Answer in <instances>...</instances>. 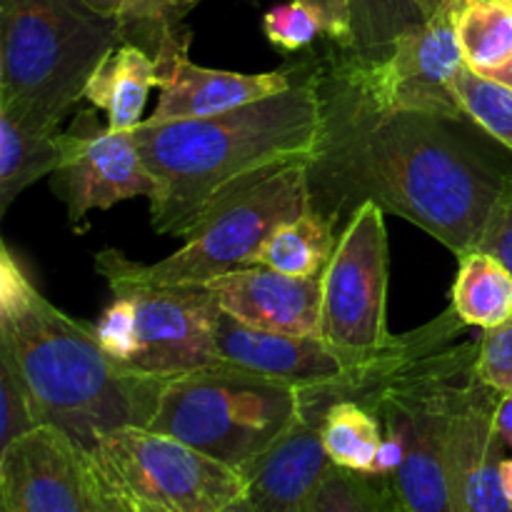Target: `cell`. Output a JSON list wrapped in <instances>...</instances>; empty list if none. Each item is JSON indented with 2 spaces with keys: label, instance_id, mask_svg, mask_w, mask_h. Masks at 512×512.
<instances>
[{
  "label": "cell",
  "instance_id": "b9f144b4",
  "mask_svg": "<svg viewBox=\"0 0 512 512\" xmlns=\"http://www.w3.org/2000/svg\"><path fill=\"white\" fill-rule=\"evenodd\" d=\"M223 512H233V510H230V508H228V510H223Z\"/></svg>",
  "mask_w": 512,
  "mask_h": 512
},
{
  "label": "cell",
  "instance_id": "9a60e30c",
  "mask_svg": "<svg viewBox=\"0 0 512 512\" xmlns=\"http://www.w3.org/2000/svg\"><path fill=\"white\" fill-rule=\"evenodd\" d=\"M188 33L183 28L163 35L150 53L160 63V98L148 120L208 118L243 105L283 93L293 85L298 68H280L270 73H235L195 65L188 58Z\"/></svg>",
  "mask_w": 512,
  "mask_h": 512
},
{
  "label": "cell",
  "instance_id": "4fadbf2b",
  "mask_svg": "<svg viewBox=\"0 0 512 512\" xmlns=\"http://www.w3.org/2000/svg\"><path fill=\"white\" fill-rule=\"evenodd\" d=\"M70 130L75 133V148L50 180L75 228L83 225L90 210H108L138 195L153 198L155 178L140 155L133 130L98 128L88 110L75 118Z\"/></svg>",
  "mask_w": 512,
  "mask_h": 512
},
{
  "label": "cell",
  "instance_id": "60d3db41",
  "mask_svg": "<svg viewBox=\"0 0 512 512\" xmlns=\"http://www.w3.org/2000/svg\"><path fill=\"white\" fill-rule=\"evenodd\" d=\"M500 3H508V5H512V0H500Z\"/></svg>",
  "mask_w": 512,
  "mask_h": 512
},
{
  "label": "cell",
  "instance_id": "1f68e13d",
  "mask_svg": "<svg viewBox=\"0 0 512 512\" xmlns=\"http://www.w3.org/2000/svg\"><path fill=\"white\" fill-rule=\"evenodd\" d=\"M478 345V378L500 393H512V320L500 328L485 330Z\"/></svg>",
  "mask_w": 512,
  "mask_h": 512
},
{
  "label": "cell",
  "instance_id": "74e56055",
  "mask_svg": "<svg viewBox=\"0 0 512 512\" xmlns=\"http://www.w3.org/2000/svg\"><path fill=\"white\" fill-rule=\"evenodd\" d=\"M488 78L498 80V83H503V85H508V88H512V58L503 65V68H498V70H493V73H488Z\"/></svg>",
  "mask_w": 512,
  "mask_h": 512
},
{
  "label": "cell",
  "instance_id": "7402d4cb",
  "mask_svg": "<svg viewBox=\"0 0 512 512\" xmlns=\"http://www.w3.org/2000/svg\"><path fill=\"white\" fill-rule=\"evenodd\" d=\"M450 305L465 320L483 330L512 320V270L485 250H473L458 260Z\"/></svg>",
  "mask_w": 512,
  "mask_h": 512
},
{
  "label": "cell",
  "instance_id": "5b68a950",
  "mask_svg": "<svg viewBox=\"0 0 512 512\" xmlns=\"http://www.w3.org/2000/svg\"><path fill=\"white\" fill-rule=\"evenodd\" d=\"M298 413V390L220 360L168 380L148 430L170 435L240 473L295 423Z\"/></svg>",
  "mask_w": 512,
  "mask_h": 512
},
{
  "label": "cell",
  "instance_id": "e0dca14e",
  "mask_svg": "<svg viewBox=\"0 0 512 512\" xmlns=\"http://www.w3.org/2000/svg\"><path fill=\"white\" fill-rule=\"evenodd\" d=\"M215 348L220 360L243 365L295 390L325 385L363 363L360 358L325 343L320 335H290L253 328L240 323L223 308L215 315Z\"/></svg>",
  "mask_w": 512,
  "mask_h": 512
},
{
  "label": "cell",
  "instance_id": "cb8c5ba5",
  "mask_svg": "<svg viewBox=\"0 0 512 512\" xmlns=\"http://www.w3.org/2000/svg\"><path fill=\"white\" fill-rule=\"evenodd\" d=\"M383 425L378 415L355 400H340L325 410L323 445L335 465L355 473L373 475Z\"/></svg>",
  "mask_w": 512,
  "mask_h": 512
},
{
  "label": "cell",
  "instance_id": "4dcf8cb0",
  "mask_svg": "<svg viewBox=\"0 0 512 512\" xmlns=\"http://www.w3.org/2000/svg\"><path fill=\"white\" fill-rule=\"evenodd\" d=\"M98 343L108 355L128 368L130 358L138 348V328H135V308L123 295H113V303L103 310L98 323L93 325Z\"/></svg>",
  "mask_w": 512,
  "mask_h": 512
},
{
  "label": "cell",
  "instance_id": "7c38bea8",
  "mask_svg": "<svg viewBox=\"0 0 512 512\" xmlns=\"http://www.w3.org/2000/svg\"><path fill=\"white\" fill-rule=\"evenodd\" d=\"M3 512H103L93 460L55 425L0 450Z\"/></svg>",
  "mask_w": 512,
  "mask_h": 512
},
{
  "label": "cell",
  "instance_id": "8d00e7d4",
  "mask_svg": "<svg viewBox=\"0 0 512 512\" xmlns=\"http://www.w3.org/2000/svg\"><path fill=\"white\" fill-rule=\"evenodd\" d=\"M93 13L105 15V18H115L120 20L130 8H133L138 0H83Z\"/></svg>",
  "mask_w": 512,
  "mask_h": 512
},
{
  "label": "cell",
  "instance_id": "8992f818",
  "mask_svg": "<svg viewBox=\"0 0 512 512\" xmlns=\"http://www.w3.org/2000/svg\"><path fill=\"white\" fill-rule=\"evenodd\" d=\"M478 350V343L448 345L408 365L370 403L383 433L403 440V463L388 480L408 512H453L450 430Z\"/></svg>",
  "mask_w": 512,
  "mask_h": 512
},
{
  "label": "cell",
  "instance_id": "30bf717a",
  "mask_svg": "<svg viewBox=\"0 0 512 512\" xmlns=\"http://www.w3.org/2000/svg\"><path fill=\"white\" fill-rule=\"evenodd\" d=\"M335 60L380 108L470 118L455 93V75L465 65L455 33V0L405 30L378 63H358L345 53Z\"/></svg>",
  "mask_w": 512,
  "mask_h": 512
},
{
  "label": "cell",
  "instance_id": "f546056e",
  "mask_svg": "<svg viewBox=\"0 0 512 512\" xmlns=\"http://www.w3.org/2000/svg\"><path fill=\"white\" fill-rule=\"evenodd\" d=\"M263 28L270 43H273L275 48L288 50V53L308 48L318 35H323L318 18H315L308 8L293 3V0L285 5H275L273 10H268L263 18Z\"/></svg>",
  "mask_w": 512,
  "mask_h": 512
},
{
  "label": "cell",
  "instance_id": "52a82bcc",
  "mask_svg": "<svg viewBox=\"0 0 512 512\" xmlns=\"http://www.w3.org/2000/svg\"><path fill=\"white\" fill-rule=\"evenodd\" d=\"M310 160H295L265 175L205 218L185 245L158 263H135L118 250L95 255L105 280H138L150 285H193L255 265L275 228L310 208Z\"/></svg>",
  "mask_w": 512,
  "mask_h": 512
},
{
  "label": "cell",
  "instance_id": "836d02e7",
  "mask_svg": "<svg viewBox=\"0 0 512 512\" xmlns=\"http://www.w3.org/2000/svg\"><path fill=\"white\" fill-rule=\"evenodd\" d=\"M478 250L495 255V258L503 260V263L512 270V178L508 188L500 195L493 215H490V223L488 228H485V235L483 240H480Z\"/></svg>",
  "mask_w": 512,
  "mask_h": 512
},
{
  "label": "cell",
  "instance_id": "ab89813d",
  "mask_svg": "<svg viewBox=\"0 0 512 512\" xmlns=\"http://www.w3.org/2000/svg\"><path fill=\"white\" fill-rule=\"evenodd\" d=\"M500 470H503L505 490H508V495L512 500V458H503V465H500Z\"/></svg>",
  "mask_w": 512,
  "mask_h": 512
},
{
  "label": "cell",
  "instance_id": "8fae6325",
  "mask_svg": "<svg viewBox=\"0 0 512 512\" xmlns=\"http://www.w3.org/2000/svg\"><path fill=\"white\" fill-rule=\"evenodd\" d=\"M113 295L135 308L138 348L128 368L150 378L178 375L220 363L215 348V315L220 305L205 285H150L138 280H108Z\"/></svg>",
  "mask_w": 512,
  "mask_h": 512
},
{
  "label": "cell",
  "instance_id": "44dd1931",
  "mask_svg": "<svg viewBox=\"0 0 512 512\" xmlns=\"http://www.w3.org/2000/svg\"><path fill=\"white\" fill-rule=\"evenodd\" d=\"M338 225V220L308 208L303 215L275 228L260 248L255 265H265L295 278H323L338 248Z\"/></svg>",
  "mask_w": 512,
  "mask_h": 512
},
{
  "label": "cell",
  "instance_id": "d6a6232c",
  "mask_svg": "<svg viewBox=\"0 0 512 512\" xmlns=\"http://www.w3.org/2000/svg\"><path fill=\"white\" fill-rule=\"evenodd\" d=\"M318 18L323 35H328L340 50L353 45V10L350 0H293Z\"/></svg>",
  "mask_w": 512,
  "mask_h": 512
},
{
  "label": "cell",
  "instance_id": "83f0119b",
  "mask_svg": "<svg viewBox=\"0 0 512 512\" xmlns=\"http://www.w3.org/2000/svg\"><path fill=\"white\" fill-rule=\"evenodd\" d=\"M40 425H45V420L28 380L13 355L0 348V450Z\"/></svg>",
  "mask_w": 512,
  "mask_h": 512
},
{
  "label": "cell",
  "instance_id": "f1b7e54d",
  "mask_svg": "<svg viewBox=\"0 0 512 512\" xmlns=\"http://www.w3.org/2000/svg\"><path fill=\"white\" fill-rule=\"evenodd\" d=\"M198 0H138L128 13L120 18L123 23L125 40L140 38L145 35L143 48L155 45L165 33H175L180 30L185 15L193 10Z\"/></svg>",
  "mask_w": 512,
  "mask_h": 512
},
{
  "label": "cell",
  "instance_id": "f35d334b",
  "mask_svg": "<svg viewBox=\"0 0 512 512\" xmlns=\"http://www.w3.org/2000/svg\"><path fill=\"white\" fill-rule=\"evenodd\" d=\"M418 3H420V10H423L425 20H428V18H433V15L438 13V10L443 8V5L448 3V0H418Z\"/></svg>",
  "mask_w": 512,
  "mask_h": 512
},
{
  "label": "cell",
  "instance_id": "9c48e42d",
  "mask_svg": "<svg viewBox=\"0 0 512 512\" xmlns=\"http://www.w3.org/2000/svg\"><path fill=\"white\" fill-rule=\"evenodd\" d=\"M318 335L353 358H373L390 348L388 330L390 248L385 210L363 203L343 225L323 273Z\"/></svg>",
  "mask_w": 512,
  "mask_h": 512
},
{
  "label": "cell",
  "instance_id": "e575fe53",
  "mask_svg": "<svg viewBox=\"0 0 512 512\" xmlns=\"http://www.w3.org/2000/svg\"><path fill=\"white\" fill-rule=\"evenodd\" d=\"M95 473H98V470H95ZM98 480H100V490H103V512H155V510L145 508V505L138 503V500L130 498V495H125L123 490H118V488H113V485L105 483L100 475H98Z\"/></svg>",
  "mask_w": 512,
  "mask_h": 512
},
{
  "label": "cell",
  "instance_id": "ac0fdd59",
  "mask_svg": "<svg viewBox=\"0 0 512 512\" xmlns=\"http://www.w3.org/2000/svg\"><path fill=\"white\" fill-rule=\"evenodd\" d=\"M203 285L240 323L275 333L318 335L320 278H295L265 265H248Z\"/></svg>",
  "mask_w": 512,
  "mask_h": 512
},
{
  "label": "cell",
  "instance_id": "603a6c76",
  "mask_svg": "<svg viewBox=\"0 0 512 512\" xmlns=\"http://www.w3.org/2000/svg\"><path fill=\"white\" fill-rule=\"evenodd\" d=\"M455 33L468 68L488 75L512 58V5L455 0Z\"/></svg>",
  "mask_w": 512,
  "mask_h": 512
},
{
  "label": "cell",
  "instance_id": "277c9868",
  "mask_svg": "<svg viewBox=\"0 0 512 512\" xmlns=\"http://www.w3.org/2000/svg\"><path fill=\"white\" fill-rule=\"evenodd\" d=\"M123 23L83 0H0V113L35 130H60Z\"/></svg>",
  "mask_w": 512,
  "mask_h": 512
},
{
  "label": "cell",
  "instance_id": "d4e9b609",
  "mask_svg": "<svg viewBox=\"0 0 512 512\" xmlns=\"http://www.w3.org/2000/svg\"><path fill=\"white\" fill-rule=\"evenodd\" d=\"M353 45L340 50L358 63H378L405 30L425 23L418 0H350Z\"/></svg>",
  "mask_w": 512,
  "mask_h": 512
},
{
  "label": "cell",
  "instance_id": "ffe728a7",
  "mask_svg": "<svg viewBox=\"0 0 512 512\" xmlns=\"http://www.w3.org/2000/svg\"><path fill=\"white\" fill-rule=\"evenodd\" d=\"M73 148V130H35L0 113V215L35 180L53 175Z\"/></svg>",
  "mask_w": 512,
  "mask_h": 512
},
{
  "label": "cell",
  "instance_id": "d6986e66",
  "mask_svg": "<svg viewBox=\"0 0 512 512\" xmlns=\"http://www.w3.org/2000/svg\"><path fill=\"white\" fill-rule=\"evenodd\" d=\"M153 88H160V63L150 50L123 40L95 68L83 98L108 115L110 130H135Z\"/></svg>",
  "mask_w": 512,
  "mask_h": 512
},
{
  "label": "cell",
  "instance_id": "4316f807",
  "mask_svg": "<svg viewBox=\"0 0 512 512\" xmlns=\"http://www.w3.org/2000/svg\"><path fill=\"white\" fill-rule=\"evenodd\" d=\"M455 93L465 113L512 153V88L463 65L455 75Z\"/></svg>",
  "mask_w": 512,
  "mask_h": 512
},
{
  "label": "cell",
  "instance_id": "ba28073f",
  "mask_svg": "<svg viewBox=\"0 0 512 512\" xmlns=\"http://www.w3.org/2000/svg\"><path fill=\"white\" fill-rule=\"evenodd\" d=\"M100 478L155 512H223L243 495L230 465L148 428H123L88 453Z\"/></svg>",
  "mask_w": 512,
  "mask_h": 512
},
{
  "label": "cell",
  "instance_id": "484cf974",
  "mask_svg": "<svg viewBox=\"0 0 512 512\" xmlns=\"http://www.w3.org/2000/svg\"><path fill=\"white\" fill-rule=\"evenodd\" d=\"M313 512H408L383 475L330 465L315 495Z\"/></svg>",
  "mask_w": 512,
  "mask_h": 512
},
{
  "label": "cell",
  "instance_id": "6da1fadb",
  "mask_svg": "<svg viewBox=\"0 0 512 512\" xmlns=\"http://www.w3.org/2000/svg\"><path fill=\"white\" fill-rule=\"evenodd\" d=\"M323 140L310 160V208L345 220L378 203L450 253L480 248L512 178V153L473 118L375 105L338 60L318 65Z\"/></svg>",
  "mask_w": 512,
  "mask_h": 512
},
{
  "label": "cell",
  "instance_id": "d590c367",
  "mask_svg": "<svg viewBox=\"0 0 512 512\" xmlns=\"http://www.w3.org/2000/svg\"><path fill=\"white\" fill-rule=\"evenodd\" d=\"M495 428L505 448H512V393H500L498 408H495Z\"/></svg>",
  "mask_w": 512,
  "mask_h": 512
},
{
  "label": "cell",
  "instance_id": "5bb4252c",
  "mask_svg": "<svg viewBox=\"0 0 512 512\" xmlns=\"http://www.w3.org/2000/svg\"><path fill=\"white\" fill-rule=\"evenodd\" d=\"M295 423L240 470L243 495L233 512H313L315 495L333 465L323 445V418L328 405L300 398Z\"/></svg>",
  "mask_w": 512,
  "mask_h": 512
},
{
  "label": "cell",
  "instance_id": "7a4b0ae2",
  "mask_svg": "<svg viewBox=\"0 0 512 512\" xmlns=\"http://www.w3.org/2000/svg\"><path fill=\"white\" fill-rule=\"evenodd\" d=\"M155 178V233L188 238L245 188L295 160H313L323 140L318 68L298 65L283 93L208 118H145L133 130Z\"/></svg>",
  "mask_w": 512,
  "mask_h": 512
},
{
  "label": "cell",
  "instance_id": "3957f363",
  "mask_svg": "<svg viewBox=\"0 0 512 512\" xmlns=\"http://www.w3.org/2000/svg\"><path fill=\"white\" fill-rule=\"evenodd\" d=\"M0 348L28 380L45 425L85 453L123 428H148L168 383L105 353L90 325L38 293L8 245L0 248Z\"/></svg>",
  "mask_w": 512,
  "mask_h": 512
},
{
  "label": "cell",
  "instance_id": "2e32d148",
  "mask_svg": "<svg viewBox=\"0 0 512 512\" xmlns=\"http://www.w3.org/2000/svg\"><path fill=\"white\" fill-rule=\"evenodd\" d=\"M500 390L490 388L478 373L460 393L450 430V495L453 512H512L503 483V438L495 428Z\"/></svg>",
  "mask_w": 512,
  "mask_h": 512
}]
</instances>
